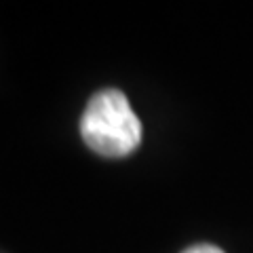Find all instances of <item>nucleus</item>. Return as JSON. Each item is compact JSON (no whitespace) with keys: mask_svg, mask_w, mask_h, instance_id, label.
Wrapping results in <instances>:
<instances>
[{"mask_svg":"<svg viewBox=\"0 0 253 253\" xmlns=\"http://www.w3.org/2000/svg\"><path fill=\"white\" fill-rule=\"evenodd\" d=\"M184 253H224V251L215 247V245H194V247L186 249Z\"/></svg>","mask_w":253,"mask_h":253,"instance_id":"nucleus-2","label":"nucleus"},{"mask_svg":"<svg viewBox=\"0 0 253 253\" xmlns=\"http://www.w3.org/2000/svg\"><path fill=\"white\" fill-rule=\"evenodd\" d=\"M81 135L99 156L121 158L141 144V123L125 93L104 89L86 104L81 118Z\"/></svg>","mask_w":253,"mask_h":253,"instance_id":"nucleus-1","label":"nucleus"}]
</instances>
